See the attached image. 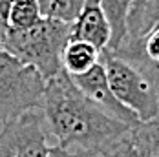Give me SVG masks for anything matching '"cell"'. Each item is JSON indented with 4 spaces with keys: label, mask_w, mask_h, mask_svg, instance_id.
Returning <instances> with one entry per match:
<instances>
[{
    "label": "cell",
    "mask_w": 159,
    "mask_h": 157,
    "mask_svg": "<svg viewBox=\"0 0 159 157\" xmlns=\"http://www.w3.org/2000/svg\"><path fill=\"white\" fill-rule=\"evenodd\" d=\"M42 20L39 0H13L9 9V29H28Z\"/></svg>",
    "instance_id": "obj_13"
},
{
    "label": "cell",
    "mask_w": 159,
    "mask_h": 157,
    "mask_svg": "<svg viewBox=\"0 0 159 157\" xmlns=\"http://www.w3.org/2000/svg\"><path fill=\"white\" fill-rule=\"evenodd\" d=\"M104 157H137L135 154V148H134V144L130 141V135H128L126 139H123L121 142H117L113 148H110Z\"/></svg>",
    "instance_id": "obj_15"
},
{
    "label": "cell",
    "mask_w": 159,
    "mask_h": 157,
    "mask_svg": "<svg viewBox=\"0 0 159 157\" xmlns=\"http://www.w3.org/2000/svg\"><path fill=\"white\" fill-rule=\"evenodd\" d=\"M46 78L37 68L0 47V123L30 110H42Z\"/></svg>",
    "instance_id": "obj_3"
},
{
    "label": "cell",
    "mask_w": 159,
    "mask_h": 157,
    "mask_svg": "<svg viewBox=\"0 0 159 157\" xmlns=\"http://www.w3.org/2000/svg\"><path fill=\"white\" fill-rule=\"evenodd\" d=\"M42 110H30L0 128V157H48L51 146Z\"/></svg>",
    "instance_id": "obj_5"
},
{
    "label": "cell",
    "mask_w": 159,
    "mask_h": 157,
    "mask_svg": "<svg viewBox=\"0 0 159 157\" xmlns=\"http://www.w3.org/2000/svg\"><path fill=\"white\" fill-rule=\"evenodd\" d=\"M101 62L106 70L111 92L128 110L134 111L141 123L157 119L159 88L150 78L108 49L101 53Z\"/></svg>",
    "instance_id": "obj_4"
},
{
    "label": "cell",
    "mask_w": 159,
    "mask_h": 157,
    "mask_svg": "<svg viewBox=\"0 0 159 157\" xmlns=\"http://www.w3.org/2000/svg\"><path fill=\"white\" fill-rule=\"evenodd\" d=\"M71 40V24L42 18L28 29H9L0 47L30 64L49 80L62 70V53Z\"/></svg>",
    "instance_id": "obj_2"
},
{
    "label": "cell",
    "mask_w": 159,
    "mask_h": 157,
    "mask_svg": "<svg viewBox=\"0 0 159 157\" xmlns=\"http://www.w3.org/2000/svg\"><path fill=\"white\" fill-rule=\"evenodd\" d=\"M71 78H73V82L77 84V88L80 92L90 101H93L99 108H102L108 115L119 119L121 123L128 124L130 128H135L141 123L139 117L132 110H128L126 106L115 97V93L111 92L108 75H106V70H104L102 62L93 66L88 73L79 75V77H71Z\"/></svg>",
    "instance_id": "obj_6"
},
{
    "label": "cell",
    "mask_w": 159,
    "mask_h": 157,
    "mask_svg": "<svg viewBox=\"0 0 159 157\" xmlns=\"http://www.w3.org/2000/svg\"><path fill=\"white\" fill-rule=\"evenodd\" d=\"M130 141L137 157H159V117L132 128Z\"/></svg>",
    "instance_id": "obj_11"
},
{
    "label": "cell",
    "mask_w": 159,
    "mask_h": 157,
    "mask_svg": "<svg viewBox=\"0 0 159 157\" xmlns=\"http://www.w3.org/2000/svg\"><path fill=\"white\" fill-rule=\"evenodd\" d=\"M42 111L49 133L64 150L86 148L106 154L132 132L90 101L66 71L46 80Z\"/></svg>",
    "instance_id": "obj_1"
},
{
    "label": "cell",
    "mask_w": 159,
    "mask_h": 157,
    "mask_svg": "<svg viewBox=\"0 0 159 157\" xmlns=\"http://www.w3.org/2000/svg\"><path fill=\"white\" fill-rule=\"evenodd\" d=\"M159 20V0H148L146 6L137 13V15L128 18V33L126 37L132 35H139L141 31L148 29L152 24H156ZM125 37V38H126Z\"/></svg>",
    "instance_id": "obj_14"
},
{
    "label": "cell",
    "mask_w": 159,
    "mask_h": 157,
    "mask_svg": "<svg viewBox=\"0 0 159 157\" xmlns=\"http://www.w3.org/2000/svg\"><path fill=\"white\" fill-rule=\"evenodd\" d=\"M111 53L135 66L159 88V20L139 35L126 37Z\"/></svg>",
    "instance_id": "obj_7"
},
{
    "label": "cell",
    "mask_w": 159,
    "mask_h": 157,
    "mask_svg": "<svg viewBox=\"0 0 159 157\" xmlns=\"http://www.w3.org/2000/svg\"><path fill=\"white\" fill-rule=\"evenodd\" d=\"M86 0H39L42 18L73 24L84 9Z\"/></svg>",
    "instance_id": "obj_12"
},
{
    "label": "cell",
    "mask_w": 159,
    "mask_h": 157,
    "mask_svg": "<svg viewBox=\"0 0 159 157\" xmlns=\"http://www.w3.org/2000/svg\"><path fill=\"white\" fill-rule=\"evenodd\" d=\"M101 62V51L95 46L82 42V40H70L62 53V70L70 77H79L88 73L93 66Z\"/></svg>",
    "instance_id": "obj_9"
},
{
    "label": "cell",
    "mask_w": 159,
    "mask_h": 157,
    "mask_svg": "<svg viewBox=\"0 0 159 157\" xmlns=\"http://www.w3.org/2000/svg\"><path fill=\"white\" fill-rule=\"evenodd\" d=\"M146 2L148 0H132V9H130V16H134V15H137L141 9H143L144 6H146ZM128 16V18H130Z\"/></svg>",
    "instance_id": "obj_18"
},
{
    "label": "cell",
    "mask_w": 159,
    "mask_h": 157,
    "mask_svg": "<svg viewBox=\"0 0 159 157\" xmlns=\"http://www.w3.org/2000/svg\"><path fill=\"white\" fill-rule=\"evenodd\" d=\"M71 38L95 46L101 53L110 46L111 28L101 0H86L84 9L71 24Z\"/></svg>",
    "instance_id": "obj_8"
},
{
    "label": "cell",
    "mask_w": 159,
    "mask_h": 157,
    "mask_svg": "<svg viewBox=\"0 0 159 157\" xmlns=\"http://www.w3.org/2000/svg\"><path fill=\"white\" fill-rule=\"evenodd\" d=\"M101 6L108 16L111 28V40L106 49L115 51L128 33V16L132 9V0H101Z\"/></svg>",
    "instance_id": "obj_10"
},
{
    "label": "cell",
    "mask_w": 159,
    "mask_h": 157,
    "mask_svg": "<svg viewBox=\"0 0 159 157\" xmlns=\"http://www.w3.org/2000/svg\"><path fill=\"white\" fill-rule=\"evenodd\" d=\"M48 157H68V150H64L59 144H55V146H51V152H49Z\"/></svg>",
    "instance_id": "obj_19"
},
{
    "label": "cell",
    "mask_w": 159,
    "mask_h": 157,
    "mask_svg": "<svg viewBox=\"0 0 159 157\" xmlns=\"http://www.w3.org/2000/svg\"><path fill=\"white\" fill-rule=\"evenodd\" d=\"M68 157H104L99 150H86V148H71L68 150Z\"/></svg>",
    "instance_id": "obj_17"
},
{
    "label": "cell",
    "mask_w": 159,
    "mask_h": 157,
    "mask_svg": "<svg viewBox=\"0 0 159 157\" xmlns=\"http://www.w3.org/2000/svg\"><path fill=\"white\" fill-rule=\"evenodd\" d=\"M13 0H0V44L9 31V9Z\"/></svg>",
    "instance_id": "obj_16"
}]
</instances>
